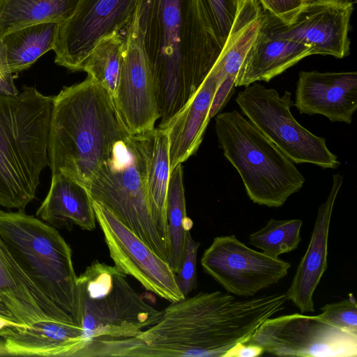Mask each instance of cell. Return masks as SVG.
Segmentation results:
<instances>
[{
    "label": "cell",
    "instance_id": "18",
    "mask_svg": "<svg viewBox=\"0 0 357 357\" xmlns=\"http://www.w3.org/2000/svg\"><path fill=\"white\" fill-rule=\"evenodd\" d=\"M342 181V176L339 174H333L330 193L318 209L308 247L286 292L287 299L303 314L315 311L313 295L328 266L330 222L335 201Z\"/></svg>",
    "mask_w": 357,
    "mask_h": 357
},
{
    "label": "cell",
    "instance_id": "17",
    "mask_svg": "<svg viewBox=\"0 0 357 357\" xmlns=\"http://www.w3.org/2000/svg\"><path fill=\"white\" fill-rule=\"evenodd\" d=\"M294 105L300 114L351 123L357 109V73L301 71Z\"/></svg>",
    "mask_w": 357,
    "mask_h": 357
},
{
    "label": "cell",
    "instance_id": "3",
    "mask_svg": "<svg viewBox=\"0 0 357 357\" xmlns=\"http://www.w3.org/2000/svg\"><path fill=\"white\" fill-rule=\"evenodd\" d=\"M130 134L109 92L93 78L63 86L54 96L48 138L52 175L62 174L85 188Z\"/></svg>",
    "mask_w": 357,
    "mask_h": 357
},
{
    "label": "cell",
    "instance_id": "7",
    "mask_svg": "<svg viewBox=\"0 0 357 357\" xmlns=\"http://www.w3.org/2000/svg\"><path fill=\"white\" fill-rule=\"evenodd\" d=\"M0 237L46 296L81 326L72 250L57 229L24 210L0 209Z\"/></svg>",
    "mask_w": 357,
    "mask_h": 357
},
{
    "label": "cell",
    "instance_id": "26",
    "mask_svg": "<svg viewBox=\"0 0 357 357\" xmlns=\"http://www.w3.org/2000/svg\"><path fill=\"white\" fill-rule=\"evenodd\" d=\"M124 37L123 31L100 40L84 61L82 70L114 96L121 68Z\"/></svg>",
    "mask_w": 357,
    "mask_h": 357
},
{
    "label": "cell",
    "instance_id": "29",
    "mask_svg": "<svg viewBox=\"0 0 357 357\" xmlns=\"http://www.w3.org/2000/svg\"><path fill=\"white\" fill-rule=\"evenodd\" d=\"M213 30L223 47L236 13V0H203Z\"/></svg>",
    "mask_w": 357,
    "mask_h": 357
},
{
    "label": "cell",
    "instance_id": "10",
    "mask_svg": "<svg viewBox=\"0 0 357 357\" xmlns=\"http://www.w3.org/2000/svg\"><path fill=\"white\" fill-rule=\"evenodd\" d=\"M291 96L288 91L281 96L275 89L253 82L238 93L236 102L247 119L294 163H311L325 169L338 167L340 162L327 147L326 139L294 118Z\"/></svg>",
    "mask_w": 357,
    "mask_h": 357
},
{
    "label": "cell",
    "instance_id": "2",
    "mask_svg": "<svg viewBox=\"0 0 357 357\" xmlns=\"http://www.w3.org/2000/svg\"><path fill=\"white\" fill-rule=\"evenodd\" d=\"M138 6L162 126L195 96L223 47L203 0H138Z\"/></svg>",
    "mask_w": 357,
    "mask_h": 357
},
{
    "label": "cell",
    "instance_id": "33",
    "mask_svg": "<svg viewBox=\"0 0 357 357\" xmlns=\"http://www.w3.org/2000/svg\"><path fill=\"white\" fill-rule=\"evenodd\" d=\"M263 354V349L259 346L241 343L231 349L225 357H254Z\"/></svg>",
    "mask_w": 357,
    "mask_h": 357
},
{
    "label": "cell",
    "instance_id": "4",
    "mask_svg": "<svg viewBox=\"0 0 357 357\" xmlns=\"http://www.w3.org/2000/svg\"><path fill=\"white\" fill-rule=\"evenodd\" d=\"M0 338L9 356L77 357L82 328L37 286L0 237Z\"/></svg>",
    "mask_w": 357,
    "mask_h": 357
},
{
    "label": "cell",
    "instance_id": "35",
    "mask_svg": "<svg viewBox=\"0 0 357 357\" xmlns=\"http://www.w3.org/2000/svg\"><path fill=\"white\" fill-rule=\"evenodd\" d=\"M0 356H9L6 351L5 343L3 340L0 341Z\"/></svg>",
    "mask_w": 357,
    "mask_h": 357
},
{
    "label": "cell",
    "instance_id": "34",
    "mask_svg": "<svg viewBox=\"0 0 357 357\" xmlns=\"http://www.w3.org/2000/svg\"><path fill=\"white\" fill-rule=\"evenodd\" d=\"M19 92L14 83L13 75H7L0 71V93L15 96Z\"/></svg>",
    "mask_w": 357,
    "mask_h": 357
},
{
    "label": "cell",
    "instance_id": "5",
    "mask_svg": "<svg viewBox=\"0 0 357 357\" xmlns=\"http://www.w3.org/2000/svg\"><path fill=\"white\" fill-rule=\"evenodd\" d=\"M54 96L24 86L0 93V206L24 210L49 166L48 138Z\"/></svg>",
    "mask_w": 357,
    "mask_h": 357
},
{
    "label": "cell",
    "instance_id": "23",
    "mask_svg": "<svg viewBox=\"0 0 357 357\" xmlns=\"http://www.w3.org/2000/svg\"><path fill=\"white\" fill-rule=\"evenodd\" d=\"M80 0H0V37L43 22L63 23Z\"/></svg>",
    "mask_w": 357,
    "mask_h": 357
},
{
    "label": "cell",
    "instance_id": "16",
    "mask_svg": "<svg viewBox=\"0 0 357 357\" xmlns=\"http://www.w3.org/2000/svg\"><path fill=\"white\" fill-rule=\"evenodd\" d=\"M354 5L341 1L305 4L289 24L264 10V24L276 36L301 43L312 54L331 55L338 59L349 53L348 36Z\"/></svg>",
    "mask_w": 357,
    "mask_h": 357
},
{
    "label": "cell",
    "instance_id": "15",
    "mask_svg": "<svg viewBox=\"0 0 357 357\" xmlns=\"http://www.w3.org/2000/svg\"><path fill=\"white\" fill-rule=\"evenodd\" d=\"M96 221L103 233L114 266L136 279L146 290L175 302L184 298L176 275L161 258L106 207L92 200Z\"/></svg>",
    "mask_w": 357,
    "mask_h": 357
},
{
    "label": "cell",
    "instance_id": "24",
    "mask_svg": "<svg viewBox=\"0 0 357 357\" xmlns=\"http://www.w3.org/2000/svg\"><path fill=\"white\" fill-rule=\"evenodd\" d=\"M170 174L167 130L165 128H155L153 146L148 172V199L154 224L166 248V208Z\"/></svg>",
    "mask_w": 357,
    "mask_h": 357
},
{
    "label": "cell",
    "instance_id": "9",
    "mask_svg": "<svg viewBox=\"0 0 357 357\" xmlns=\"http://www.w3.org/2000/svg\"><path fill=\"white\" fill-rule=\"evenodd\" d=\"M76 282L81 326L87 343L136 337L162 314L144 301L126 274L104 262L93 261Z\"/></svg>",
    "mask_w": 357,
    "mask_h": 357
},
{
    "label": "cell",
    "instance_id": "36",
    "mask_svg": "<svg viewBox=\"0 0 357 357\" xmlns=\"http://www.w3.org/2000/svg\"><path fill=\"white\" fill-rule=\"evenodd\" d=\"M338 0H304L305 4H310L319 2H326V1H337Z\"/></svg>",
    "mask_w": 357,
    "mask_h": 357
},
{
    "label": "cell",
    "instance_id": "30",
    "mask_svg": "<svg viewBox=\"0 0 357 357\" xmlns=\"http://www.w3.org/2000/svg\"><path fill=\"white\" fill-rule=\"evenodd\" d=\"M200 243L193 239L190 231L187 233L184 252L176 275L178 287L184 297L197 287V257Z\"/></svg>",
    "mask_w": 357,
    "mask_h": 357
},
{
    "label": "cell",
    "instance_id": "31",
    "mask_svg": "<svg viewBox=\"0 0 357 357\" xmlns=\"http://www.w3.org/2000/svg\"><path fill=\"white\" fill-rule=\"evenodd\" d=\"M264 10L285 24L294 22L304 6V0H258Z\"/></svg>",
    "mask_w": 357,
    "mask_h": 357
},
{
    "label": "cell",
    "instance_id": "19",
    "mask_svg": "<svg viewBox=\"0 0 357 357\" xmlns=\"http://www.w3.org/2000/svg\"><path fill=\"white\" fill-rule=\"evenodd\" d=\"M264 21L239 69L236 87L258 81L269 82L303 58L311 55L309 47L275 36Z\"/></svg>",
    "mask_w": 357,
    "mask_h": 357
},
{
    "label": "cell",
    "instance_id": "13",
    "mask_svg": "<svg viewBox=\"0 0 357 357\" xmlns=\"http://www.w3.org/2000/svg\"><path fill=\"white\" fill-rule=\"evenodd\" d=\"M124 45L120 76L113 97L130 134L151 132L160 118L155 91L143 41L138 2L123 30Z\"/></svg>",
    "mask_w": 357,
    "mask_h": 357
},
{
    "label": "cell",
    "instance_id": "28",
    "mask_svg": "<svg viewBox=\"0 0 357 357\" xmlns=\"http://www.w3.org/2000/svg\"><path fill=\"white\" fill-rule=\"evenodd\" d=\"M320 317L346 331L357 333V305L352 294L347 298L326 304Z\"/></svg>",
    "mask_w": 357,
    "mask_h": 357
},
{
    "label": "cell",
    "instance_id": "27",
    "mask_svg": "<svg viewBox=\"0 0 357 357\" xmlns=\"http://www.w3.org/2000/svg\"><path fill=\"white\" fill-rule=\"evenodd\" d=\"M302 225L299 219L271 218L264 227L249 236V243L265 255L278 258L298 248Z\"/></svg>",
    "mask_w": 357,
    "mask_h": 357
},
{
    "label": "cell",
    "instance_id": "32",
    "mask_svg": "<svg viewBox=\"0 0 357 357\" xmlns=\"http://www.w3.org/2000/svg\"><path fill=\"white\" fill-rule=\"evenodd\" d=\"M236 77H227L217 88L210 107L208 117L216 116L225 106L235 91Z\"/></svg>",
    "mask_w": 357,
    "mask_h": 357
},
{
    "label": "cell",
    "instance_id": "20",
    "mask_svg": "<svg viewBox=\"0 0 357 357\" xmlns=\"http://www.w3.org/2000/svg\"><path fill=\"white\" fill-rule=\"evenodd\" d=\"M217 89L211 71L195 96L164 126L167 130L170 171L198 150L207 125L208 112Z\"/></svg>",
    "mask_w": 357,
    "mask_h": 357
},
{
    "label": "cell",
    "instance_id": "8",
    "mask_svg": "<svg viewBox=\"0 0 357 357\" xmlns=\"http://www.w3.org/2000/svg\"><path fill=\"white\" fill-rule=\"evenodd\" d=\"M215 128L254 203L280 207L302 188L305 180L295 163L237 110L218 114Z\"/></svg>",
    "mask_w": 357,
    "mask_h": 357
},
{
    "label": "cell",
    "instance_id": "25",
    "mask_svg": "<svg viewBox=\"0 0 357 357\" xmlns=\"http://www.w3.org/2000/svg\"><path fill=\"white\" fill-rule=\"evenodd\" d=\"M166 217L167 262L176 274L183 257L187 233L193 225L187 216L181 164L177 165L170 174Z\"/></svg>",
    "mask_w": 357,
    "mask_h": 357
},
{
    "label": "cell",
    "instance_id": "21",
    "mask_svg": "<svg viewBox=\"0 0 357 357\" xmlns=\"http://www.w3.org/2000/svg\"><path fill=\"white\" fill-rule=\"evenodd\" d=\"M36 216L54 228L70 229L74 225L87 231L96 228V214L86 188L60 173L52 175L49 191Z\"/></svg>",
    "mask_w": 357,
    "mask_h": 357
},
{
    "label": "cell",
    "instance_id": "11",
    "mask_svg": "<svg viewBox=\"0 0 357 357\" xmlns=\"http://www.w3.org/2000/svg\"><path fill=\"white\" fill-rule=\"evenodd\" d=\"M246 344L278 356H357V333L340 329L319 314L294 313L268 318Z\"/></svg>",
    "mask_w": 357,
    "mask_h": 357
},
{
    "label": "cell",
    "instance_id": "12",
    "mask_svg": "<svg viewBox=\"0 0 357 357\" xmlns=\"http://www.w3.org/2000/svg\"><path fill=\"white\" fill-rule=\"evenodd\" d=\"M201 265L227 292L243 297H252L278 283L291 267L279 257L249 248L234 234L214 238L202 257Z\"/></svg>",
    "mask_w": 357,
    "mask_h": 357
},
{
    "label": "cell",
    "instance_id": "22",
    "mask_svg": "<svg viewBox=\"0 0 357 357\" xmlns=\"http://www.w3.org/2000/svg\"><path fill=\"white\" fill-rule=\"evenodd\" d=\"M59 23L43 22L10 31L0 37V71L10 75L30 68L54 50Z\"/></svg>",
    "mask_w": 357,
    "mask_h": 357
},
{
    "label": "cell",
    "instance_id": "6",
    "mask_svg": "<svg viewBox=\"0 0 357 357\" xmlns=\"http://www.w3.org/2000/svg\"><path fill=\"white\" fill-rule=\"evenodd\" d=\"M153 135L154 130L128 134L116 142L86 188L92 200L106 207L167 261V248L154 224L148 199Z\"/></svg>",
    "mask_w": 357,
    "mask_h": 357
},
{
    "label": "cell",
    "instance_id": "14",
    "mask_svg": "<svg viewBox=\"0 0 357 357\" xmlns=\"http://www.w3.org/2000/svg\"><path fill=\"white\" fill-rule=\"evenodd\" d=\"M138 0H80L75 12L59 24L54 62L71 71L82 70L86 58L102 39L121 32Z\"/></svg>",
    "mask_w": 357,
    "mask_h": 357
},
{
    "label": "cell",
    "instance_id": "1",
    "mask_svg": "<svg viewBox=\"0 0 357 357\" xmlns=\"http://www.w3.org/2000/svg\"><path fill=\"white\" fill-rule=\"evenodd\" d=\"M285 293L238 299L199 292L171 302L160 319L134 337L118 340L117 356L225 357L285 307Z\"/></svg>",
    "mask_w": 357,
    "mask_h": 357
}]
</instances>
